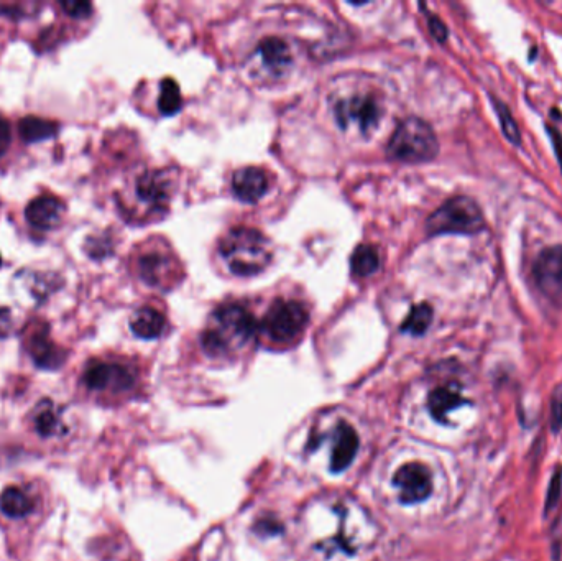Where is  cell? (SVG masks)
<instances>
[{
  "label": "cell",
  "instance_id": "1",
  "mask_svg": "<svg viewBox=\"0 0 562 561\" xmlns=\"http://www.w3.org/2000/svg\"><path fill=\"white\" fill-rule=\"evenodd\" d=\"M257 331L254 315L244 306L222 305L212 313L208 330L201 336V344L209 356H229L250 343Z\"/></svg>",
  "mask_w": 562,
  "mask_h": 561
},
{
  "label": "cell",
  "instance_id": "2",
  "mask_svg": "<svg viewBox=\"0 0 562 561\" xmlns=\"http://www.w3.org/2000/svg\"><path fill=\"white\" fill-rule=\"evenodd\" d=\"M219 252L232 274L240 277L260 274L272 260L270 241L252 228L231 229L219 242Z\"/></svg>",
  "mask_w": 562,
  "mask_h": 561
},
{
  "label": "cell",
  "instance_id": "3",
  "mask_svg": "<svg viewBox=\"0 0 562 561\" xmlns=\"http://www.w3.org/2000/svg\"><path fill=\"white\" fill-rule=\"evenodd\" d=\"M438 152V137L429 124L418 117L401 122L387 147L388 157L408 163L429 162Z\"/></svg>",
  "mask_w": 562,
  "mask_h": 561
},
{
  "label": "cell",
  "instance_id": "4",
  "mask_svg": "<svg viewBox=\"0 0 562 561\" xmlns=\"http://www.w3.org/2000/svg\"><path fill=\"white\" fill-rule=\"evenodd\" d=\"M485 228V218L477 201L456 196L429 216L426 229L436 234H477Z\"/></svg>",
  "mask_w": 562,
  "mask_h": 561
},
{
  "label": "cell",
  "instance_id": "5",
  "mask_svg": "<svg viewBox=\"0 0 562 561\" xmlns=\"http://www.w3.org/2000/svg\"><path fill=\"white\" fill-rule=\"evenodd\" d=\"M309 315L305 305L293 300H277L268 308L258 330L272 343L290 344L300 338L308 326Z\"/></svg>",
  "mask_w": 562,
  "mask_h": 561
},
{
  "label": "cell",
  "instance_id": "6",
  "mask_svg": "<svg viewBox=\"0 0 562 561\" xmlns=\"http://www.w3.org/2000/svg\"><path fill=\"white\" fill-rule=\"evenodd\" d=\"M135 381V372L122 362L91 361L83 372V385L94 394H124Z\"/></svg>",
  "mask_w": 562,
  "mask_h": 561
},
{
  "label": "cell",
  "instance_id": "7",
  "mask_svg": "<svg viewBox=\"0 0 562 561\" xmlns=\"http://www.w3.org/2000/svg\"><path fill=\"white\" fill-rule=\"evenodd\" d=\"M336 121L342 129L357 127L360 132H370L378 126L382 117V106L370 94H352L336 102Z\"/></svg>",
  "mask_w": 562,
  "mask_h": 561
},
{
  "label": "cell",
  "instance_id": "8",
  "mask_svg": "<svg viewBox=\"0 0 562 561\" xmlns=\"http://www.w3.org/2000/svg\"><path fill=\"white\" fill-rule=\"evenodd\" d=\"M536 287L553 305L562 306V246L544 249L533 267Z\"/></svg>",
  "mask_w": 562,
  "mask_h": 561
},
{
  "label": "cell",
  "instance_id": "9",
  "mask_svg": "<svg viewBox=\"0 0 562 561\" xmlns=\"http://www.w3.org/2000/svg\"><path fill=\"white\" fill-rule=\"evenodd\" d=\"M28 422L33 433L43 441L65 440L70 433L65 408L50 399H43L32 408Z\"/></svg>",
  "mask_w": 562,
  "mask_h": 561
},
{
  "label": "cell",
  "instance_id": "10",
  "mask_svg": "<svg viewBox=\"0 0 562 561\" xmlns=\"http://www.w3.org/2000/svg\"><path fill=\"white\" fill-rule=\"evenodd\" d=\"M393 486L398 487L403 504H418L426 501L433 491V479L424 464L408 463L393 476Z\"/></svg>",
  "mask_w": 562,
  "mask_h": 561
},
{
  "label": "cell",
  "instance_id": "11",
  "mask_svg": "<svg viewBox=\"0 0 562 561\" xmlns=\"http://www.w3.org/2000/svg\"><path fill=\"white\" fill-rule=\"evenodd\" d=\"M25 349L35 366L45 371H56L65 364L66 351L50 338L48 325L38 323L37 328H33L32 333L28 334Z\"/></svg>",
  "mask_w": 562,
  "mask_h": 561
},
{
  "label": "cell",
  "instance_id": "12",
  "mask_svg": "<svg viewBox=\"0 0 562 561\" xmlns=\"http://www.w3.org/2000/svg\"><path fill=\"white\" fill-rule=\"evenodd\" d=\"M40 499L33 487L10 484L0 492V515L7 520L22 522L37 514Z\"/></svg>",
  "mask_w": 562,
  "mask_h": 561
},
{
  "label": "cell",
  "instance_id": "13",
  "mask_svg": "<svg viewBox=\"0 0 562 561\" xmlns=\"http://www.w3.org/2000/svg\"><path fill=\"white\" fill-rule=\"evenodd\" d=\"M140 279L152 287H168L176 280V262L170 254L152 249L137 259Z\"/></svg>",
  "mask_w": 562,
  "mask_h": 561
},
{
  "label": "cell",
  "instance_id": "14",
  "mask_svg": "<svg viewBox=\"0 0 562 561\" xmlns=\"http://www.w3.org/2000/svg\"><path fill=\"white\" fill-rule=\"evenodd\" d=\"M65 209V203L56 196H38L27 204L25 219L38 231H51L60 226Z\"/></svg>",
  "mask_w": 562,
  "mask_h": 561
},
{
  "label": "cell",
  "instance_id": "15",
  "mask_svg": "<svg viewBox=\"0 0 562 561\" xmlns=\"http://www.w3.org/2000/svg\"><path fill=\"white\" fill-rule=\"evenodd\" d=\"M171 181L163 172H147L137 180L135 193L153 211H163L170 201Z\"/></svg>",
  "mask_w": 562,
  "mask_h": 561
},
{
  "label": "cell",
  "instance_id": "16",
  "mask_svg": "<svg viewBox=\"0 0 562 561\" xmlns=\"http://www.w3.org/2000/svg\"><path fill=\"white\" fill-rule=\"evenodd\" d=\"M359 451V436L354 428L346 422L337 423L334 430V446L331 451L332 473H342L351 466Z\"/></svg>",
  "mask_w": 562,
  "mask_h": 561
},
{
  "label": "cell",
  "instance_id": "17",
  "mask_svg": "<svg viewBox=\"0 0 562 561\" xmlns=\"http://www.w3.org/2000/svg\"><path fill=\"white\" fill-rule=\"evenodd\" d=\"M232 190L244 203H257L268 191L267 173L255 167L240 168L232 177Z\"/></svg>",
  "mask_w": 562,
  "mask_h": 561
},
{
  "label": "cell",
  "instance_id": "18",
  "mask_svg": "<svg viewBox=\"0 0 562 561\" xmlns=\"http://www.w3.org/2000/svg\"><path fill=\"white\" fill-rule=\"evenodd\" d=\"M467 404V399L462 395L461 387L456 384L441 385L429 394L428 408L434 420L447 423V415Z\"/></svg>",
  "mask_w": 562,
  "mask_h": 561
},
{
  "label": "cell",
  "instance_id": "19",
  "mask_svg": "<svg viewBox=\"0 0 562 561\" xmlns=\"http://www.w3.org/2000/svg\"><path fill=\"white\" fill-rule=\"evenodd\" d=\"M130 330L140 339H157L165 330V316L152 306H143L130 318Z\"/></svg>",
  "mask_w": 562,
  "mask_h": 561
},
{
  "label": "cell",
  "instance_id": "20",
  "mask_svg": "<svg viewBox=\"0 0 562 561\" xmlns=\"http://www.w3.org/2000/svg\"><path fill=\"white\" fill-rule=\"evenodd\" d=\"M58 132H60V124L55 121L43 119V117H22L19 122L20 137H22V140L28 145L55 139Z\"/></svg>",
  "mask_w": 562,
  "mask_h": 561
},
{
  "label": "cell",
  "instance_id": "21",
  "mask_svg": "<svg viewBox=\"0 0 562 561\" xmlns=\"http://www.w3.org/2000/svg\"><path fill=\"white\" fill-rule=\"evenodd\" d=\"M258 55L262 58L263 65L277 73L286 70L293 61L290 47L280 38H265L258 47Z\"/></svg>",
  "mask_w": 562,
  "mask_h": 561
},
{
  "label": "cell",
  "instance_id": "22",
  "mask_svg": "<svg viewBox=\"0 0 562 561\" xmlns=\"http://www.w3.org/2000/svg\"><path fill=\"white\" fill-rule=\"evenodd\" d=\"M380 267V254H378L377 247L359 246L355 249L351 259L352 275L357 279H367L370 275L377 272Z\"/></svg>",
  "mask_w": 562,
  "mask_h": 561
},
{
  "label": "cell",
  "instance_id": "23",
  "mask_svg": "<svg viewBox=\"0 0 562 561\" xmlns=\"http://www.w3.org/2000/svg\"><path fill=\"white\" fill-rule=\"evenodd\" d=\"M433 321V308L428 303H420L413 306L410 313L406 316V320L401 325V333L413 334V336H421L428 331Z\"/></svg>",
  "mask_w": 562,
  "mask_h": 561
},
{
  "label": "cell",
  "instance_id": "24",
  "mask_svg": "<svg viewBox=\"0 0 562 561\" xmlns=\"http://www.w3.org/2000/svg\"><path fill=\"white\" fill-rule=\"evenodd\" d=\"M181 91L180 86L175 79H163L160 84V98H158V107L163 116H173L181 109Z\"/></svg>",
  "mask_w": 562,
  "mask_h": 561
},
{
  "label": "cell",
  "instance_id": "25",
  "mask_svg": "<svg viewBox=\"0 0 562 561\" xmlns=\"http://www.w3.org/2000/svg\"><path fill=\"white\" fill-rule=\"evenodd\" d=\"M493 104H495V111H497L498 119H500V124H502L503 134L507 135V139L513 142V144L520 145V130H518V126H516L512 112H510V109H508L502 101H498V99L493 98Z\"/></svg>",
  "mask_w": 562,
  "mask_h": 561
},
{
  "label": "cell",
  "instance_id": "26",
  "mask_svg": "<svg viewBox=\"0 0 562 561\" xmlns=\"http://www.w3.org/2000/svg\"><path fill=\"white\" fill-rule=\"evenodd\" d=\"M60 7L71 19L84 20L93 15V5L84 0H63L60 2Z\"/></svg>",
  "mask_w": 562,
  "mask_h": 561
},
{
  "label": "cell",
  "instance_id": "27",
  "mask_svg": "<svg viewBox=\"0 0 562 561\" xmlns=\"http://www.w3.org/2000/svg\"><path fill=\"white\" fill-rule=\"evenodd\" d=\"M551 422H553L554 432H558L562 425V387L554 392L553 402H551Z\"/></svg>",
  "mask_w": 562,
  "mask_h": 561
},
{
  "label": "cell",
  "instance_id": "28",
  "mask_svg": "<svg viewBox=\"0 0 562 561\" xmlns=\"http://www.w3.org/2000/svg\"><path fill=\"white\" fill-rule=\"evenodd\" d=\"M10 142H12L10 124L5 119H0V158L4 157L9 150Z\"/></svg>",
  "mask_w": 562,
  "mask_h": 561
},
{
  "label": "cell",
  "instance_id": "29",
  "mask_svg": "<svg viewBox=\"0 0 562 561\" xmlns=\"http://www.w3.org/2000/svg\"><path fill=\"white\" fill-rule=\"evenodd\" d=\"M429 28L438 42H446L447 28L438 17H429Z\"/></svg>",
  "mask_w": 562,
  "mask_h": 561
},
{
  "label": "cell",
  "instance_id": "30",
  "mask_svg": "<svg viewBox=\"0 0 562 561\" xmlns=\"http://www.w3.org/2000/svg\"><path fill=\"white\" fill-rule=\"evenodd\" d=\"M12 330V316H10L9 308H0V338L9 336Z\"/></svg>",
  "mask_w": 562,
  "mask_h": 561
},
{
  "label": "cell",
  "instance_id": "31",
  "mask_svg": "<svg viewBox=\"0 0 562 561\" xmlns=\"http://www.w3.org/2000/svg\"><path fill=\"white\" fill-rule=\"evenodd\" d=\"M549 134L553 137L554 144H556V152H558L559 162H561L562 167V139L558 135V130L549 129Z\"/></svg>",
  "mask_w": 562,
  "mask_h": 561
},
{
  "label": "cell",
  "instance_id": "32",
  "mask_svg": "<svg viewBox=\"0 0 562 561\" xmlns=\"http://www.w3.org/2000/svg\"><path fill=\"white\" fill-rule=\"evenodd\" d=\"M0 269H2V255H0Z\"/></svg>",
  "mask_w": 562,
  "mask_h": 561
}]
</instances>
